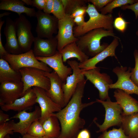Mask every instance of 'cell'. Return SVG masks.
<instances>
[{"instance_id": "6da1fadb", "label": "cell", "mask_w": 138, "mask_h": 138, "mask_svg": "<svg viewBox=\"0 0 138 138\" xmlns=\"http://www.w3.org/2000/svg\"><path fill=\"white\" fill-rule=\"evenodd\" d=\"M86 80L79 83L67 105L59 111L52 115L56 117L60 123L61 132L58 138H76L86 123L80 116L84 108L96 102L83 103L82 101Z\"/></svg>"}, {"instance_id": "7a4b0ae2", "label": "cell", "mask_w": 138, "mask_h": 138, "mask_svg": "<svg viewBox=\"0 0 138 138\" xmlns=\"http://www.w3.org/2000/svg\"><path fill=\"white\" fill-rule=\"evenodd\" d=\"M113 30L99 28L91 30L78 37L76 41L78 47L86 55L93 57L101 52L108 45L106 43L101 44L100 41L103 37L115 36Z\"/></svg>"}, {"instance_id": "3957f363", "label": "cell", "mask_w": 138, "mask_h": 138, "mask_svg": "<svg viewBox=\"0 0 138 138\" xmlns=\"http://www.w3.org/2000/svg\"><path fill=\"white\" fill-rule=\"evenodd\" d=\"M86 12L89 17L88 20L82 25L76 26L73 29L74 35L76 37L97 28L113 30V19L112 14L104 15L100 13L92 4L89 3L87 6Z\"/></svg>"}, {"instance_id": "277c9868", "label": "cell", "mask_w": 138, "mask_h": 138, "mask_svg": "<svg viewBox=\"0 0 138 138\" xmlns=\"http://www.w3.org/2000/svg\"><path fill=\"white\" fill-rule=\"evenodd\" d=\"M1 58L7 61L11 67L17 72H19L21 68L24 67L37 68L47 72L52 71V68L36 59L32 49L18 54L7 53Z\"/></svg>"}, {"instance_id": "5b68a950", "label": "cell", "mask_w": 138, "mask_h": 138, "mask_svg": "<svg viewBox=\"0 0 138 138\" xmlns=\"http://www.w3.org/2000/svg\"><path fill=\"white\" fill-rule=\"evenodd\" d=\"M96 101L101 103L105 110V119L102 124H99L95 118L93 120L94 123L99 128L96 131V133L102 132L113 126H120L123 116V110L118 103L112 101L110 98L106 101L96 99Z\"/></svg>"}, {"instance_id": "8992f818", "label": "cell", "mask_w": 138, "mask_h": 138, "mask_svg": "<svg viewBox=\"0 0 138 138\" xmlns=\"http://www.w3.org/2000/svg\"><path fill=\"white\" fill-rule=\"evenodd\" d=\"M19 72L24 86L22 96L32 87H40L46 91L50 89V81L45 75V71L37 68L24 67L21 68Z\"/></svg>"}, {"instance_id": "52a82bcc", "label": "cell", "mask_w": 138, "mask_h": 138, "mask_svg": "<svg viewBox=\"0 0 138 138\" xmlns=\"http://www.w3.org/2000/svg\"><path fill=\"white\" fill-rule=\"evenodd\" d=\"M82 70L86 80H89L98 90L100 99L104 101L110 98L108 91L110 86L113 83L109 76L106 73H100V69L97 67L90 70Z\"/></svg>"}, {"instance_id": "ba28073f", "label": "cell", "mask_w": 138, "mask_h": 138, "mask_svg": "<svg viewBox=\"0 0 138 138\" xmlns=\"http://www.w3.org/2000/svg\"><path fill=\"white\" fill-rule=\"evenodd\" d=\"M18 42L22 52L31 49L34 37L31 29L32 26L26 17L21 14L14 20Z\"/></svg>"}, {"instance_id": "9c48e42d", "label": "cell", "mask_w": 138, "mask_h": 138, "mask_svg": "<svg viewBox=\"0 0 138 138\" xmlns=\"http://www.w3.org/2000/svg\"><path fill=\"white\" fill-rule=\"evenodd\" d=\"M37 22L36 31L37 37L49 39L57 33L58 20L54 16L46 14L41 10L36 12Z\"/></svg>"}, {"instance_id": "30bf717a", "label": "cell", "mask_w": 138, "mask_h": 138, "mask_svg": "<svg viewBox=\"0 0 138 138\" xmlns=\"http://www.w3.org/2000/svg\"><path fill=\"white\" fill-rule=\"evenodd\" d=\"M67 63L71 68L73 72L72 75L67 76L65 82L63 83L62 84L64 95L65 107L67 105L74 94L78 84L85 79L82 69L79 67V63L75 60H68Z\"/></svg>"}, {"instance_id": "8fae6325", "label": "cell", "mask_w": 138, "mask_h": 138, "mask_svg": "<svg viewBox=\"0 0 138 138\" xmlns=\"http://www.w3.org/2000/svg\"><path fill=\"white\" fill-rule=\"evenodd\" d=\"M132 68L126 66H117L113 72L118 77L117 81L110 86V88L121 89L129 94L138 95V87L131 80L130 77Z\"/></svg>"}, {"instance_id": "7c38bea8", "label": "cell", "mask_w": 138, "mask_h": 138, "mask_svg": "<svg viewBox=\"0 0 138 138\" xmlns=\"http://www.w3.org/2000/svg\"><path fill=\"white\" fill-rule=\"evenodd\" d=\"M73 19L70 15L67 14L64 18L58 20V31L56 36L58 41L57 50L59 51L66 45L77 40L73 33L75 24Z\"/></svg>"}, {"instance_id": "4fadbf2b", "label": "cell", "mask_w": 138, "mask_h": 138, "mask_svg": "<svg viewBox=\"0 0 138 138\" xmlns=\"http://www.w3.org/2000/svg\"><path fill=\"white\" fill-rule=\"evenodd\" d=\"M32 88L36 96V103H38L41 109V116L39 120L43 124L53 113L59 111L62 108L47 95L44 89L36 87Z\"/></svg>"}, {"instance_id": "5bb4252c", "label": "cell", "mask_w": 138, "mask_h": 138, "mask_svg": "<svg viewBox=\"0 0 138 138\" xmlns=\"http://www.w3.org/2000/svg\"><path fill=\"white\" fill-rule=\"evenodd\" d=\"M41 110L38 106H35L34 110L32 112H27L26 110L18 112V113L10 118L18 119V122L13 123L14 132L19 133L22 136L27 133L28 129L33 122L40 119L41 116Z\"/></svg>"}, {"instance_id": "9a60e30c", "label": "cell", "mask_w": 138, "mask_h": 138, "mask_svg": "<svg viewBox=\"0 0 138 138\" xmlns=\"http://www.w3.org/2000/svg\"><path fill=\"white\" fill-rule=\"evenodd\" d=\"M24 89L23 83L4 82L0 85V106L9 105L21 97Z\"/></svg>"}, {"instance_id": "2e32d148", "label": "cell", "mask_w": 138, "mask_h": 138, "mask_svg": "<svg viewBox=\"0 0 138 138\" xmlns=\"http://www.w3.org/2000/svg\"><path fill=\"white\" fill-rule=\"evenodd\" d=\"M33 42V51L36 57H50L58 51V41L56 36L49 39L34 37Z\"/></svg>"}, {"instance_id": "e0dca14e", "label": "cell", "mask_w": 138, "mask_h": 138, "mask_svg": "<svg viewBox=\"0 0 138 138\" xmlns=\"http://www.w3.org/2000/svg\"><path fill=\"white\" fill-rule=\"evenodd\" d=\"M36 57L38 60L45 63L53 69L63 83L65 82L68 75L72 73L71 68L68 67L64 64L62 55L58 51L54 55L51 56H36Z\"/></svg>"}, {"instance_id": "ac0fdd59", "label": "cell", "mask_w": 138, "mask_h": 138, "mask_svg": "<svg viewBox=\"0 0 138 138\" xmlns=\"http://www.w3.org/2000/svg\"><path fill=\"white\" fill-rule=\"evenodd\" d=\"M45 75L49 79L50 89L46 91L47 95L55 103L62 108L64 107V95L62 88L63 82L54 70L51 72H45Z\"/></svg>"}, {"instance_id": "d6986e66", "label": "cell", "mask_w": 138, "mask_h": 138, "mask_svg": "<svg viewBox=\"0 0 138 138\" xmlns=\"http://www.w3.org/2000/svg\"><path fill=\"white\" fill-rule=\"evenodd\" d=\"M4 34L6 39L4 47L7 53L13 54L22 53L17 37L15 22L10 17L6 18Z\"/></svg>"}, {"instance_id": "ffe728a7", "label": "cell", "mask_w": 138, "mask_h": 138, "mask_svg": "<svg viewBox=\"0 0 138 138\" xmlns=\"http://www.w3.org/2000/svg\"><path fill=\"white\" fill-rule=\"evenodd\" d=\"M118 37H115L111 43L104 50L95 56L83 63H79V66L82 69L89 70L96 67V64L109 56L114 57L118 60L115 50L119 44Z\"/></svg>"}, {"instance_id": "44dd1931", "label": "cell", "mask_w": 138, "mask_h": 138, "mask_svg": "<svg viewBox=\"0 0 138 138\" xmlns=\"http://www.w3.org/2000/svg\"><path fill=\"white\" fill-rule=\"evenodd\" d=\"M36 96L32 88L28 89L21 97L9 105L0 106L1 109L7 111L10 110L18 112L30 109L36 103Z\"/></svg>"}, {"instance_id": "7402d4cb", "label": "cell", "mask_w": 138, "mask_h": 138, "mask_svg": "<svg viewBox=\"0 0 138 138\" xmlns=\"http://www.w3.org/2000/svg\"><path fill=\"white\" fill-rule=\"evenodd\" d=\"M113 96L123 110V116H128L138 112V101L130 94L116 89Z\"/></svg>"}, {"instance_id": "603a6c76", "label": "cell", "mask_w": 138, "mask_h": 138, "mask_svg": "<svg viewBox=\"0 0 138 138\" xmlns=\"http://www.w3.org/2000/svg\"><path fill=\"white\" fill-rule=\"evenodd\" d=\"M0 3V10L15 12L19 15L25 13L30 17L36 16V12L33 8L28 7L22 0H1Z\"/></svg>"}, {"instance_id": "cb8c5ba5", "label": "cell", "mask_w": 138, "mask_h": 138, "mask_svg": "<svg viewBox=\"0 0 138 138\" xmlns=\"http://www.w3.org/2000/svg\"><path fill=\"white\" fill-rule=\"evenodd\" d=\"M120 127L129 138H138V112L123 116Z\"/></svg>"}, {"instance_id": "d4e9b609", "label": "cell", "mask_w": 138, "mask_h": 138, "mask_svg": "<svg viewBox=\"0 0 138 138\" xmlns=\"http://www.w3.org/2000/svg\"><path fill=\"white\" fill-rule=\"evenodd\" d=\"M59 52L62 55L63 62L70 59L75 58L81 63L89 59V57L78 47L76 41L66 45Z\"/></svg>"}, {"instance_id": "484cf974", "label": "cell", "mask_w": 138, "mask_h": 138, "mask_svg": "<svg viewBox=\"0 0 138 138\" xmlns=\"http://www.w3.org/2000/svg\"><path fill=\"white\" fill-rule=\"evenodd\" d=\"M19 72L14 70L8 62L2 58L0 59V82L21 81Z\"/></svg>"}, {"instance_id": "4316f807", "label": "cell", "mask_w": 138, "mask_h": 138, "mask_svg": "<svg viewBox=\"0 0 138 138\" xmlns=\"http://www.w3.org/2000/svg\"><path fill=\"white\" fill-rule=\"evenodd\" d=\"M43 126L47 138H58L59 136L61 128L57 118L52 115L45 121Z\"/></svg>"}, {"instance_id": "83f0119b", "label": "cell", "mask_w": 138, "mask_h": 138, "mask_svg": "<svg viewBox=\"0 0 138 138\" xmlns=\"http://www.w3.org/2000/svg\"><path fill=\"white\" fill-rule=\"evenodd\" d=\"M138 2L135 0H114L107 4L100 10L101 13L106 15L108 13H111L113 10L114 8L119 7H121L126 5L132 4Z\"/></svg>"}, {"instance_id": "f1b7e54d", "label": "cell", "mask_w": 138, "mask_h": 138, "mask_svg": "<svg viewBox=\"0 0 138 138\" xmlns=\"http://www.w3.org/2000/svg\"><path fill=\"white\" fill-rule=\"evenodd\" d=\"M66 15H70L74 10L80 6H86L87 0H61Z\"/></svg>"}, {"instance_id": "f546056e", "label": "cell", "mask_w": 138, "mask_h": 138, "mask_svg": "<svg viewBox=\"0 0 138 138\" xmlns=\"http://www.w3.org/2000/svg\"><path fill=\"white\" fill-rule=\"evenodd\" d=\"M27 133L31 135L37 137H43L45 135L43 124L39 120L35 121L32 123L29 127Z\"/></svg>"}, {"instance_id": "4dcf8cb0", "label": "cell", "mask_w": 138, "mask_h": 138, "mask_svg": "<svg viewBox=\"0 0 138 138\" xmlns=\"http://www.w3.org/2000/svg\"><path fill=\"white\" fill-rule=\"evenodd\" d=\"M97 138H129L124 133L121 128H113L108 131H105L102 132Z\"/></svg>"}, {"instance_id": "1f68e13d", "label": "cell", "mask_w": 138, "mask_h": 138, "mask_svg": "<svg viewBox=\"0 0 138 138\" xmlns=\"http://www.w3.org/2000/svg\"><path fill=\"white\" fill-rule=\"evenodd\" d=\"M52 13L58 20L63 18L65 16L66 14L61 0H54Z\"/></svg>"}, {"instance_id": "d6a6232c", "label": "cell", "mask_w": 138, "mask_h": 138, "mask_svg": "<svg viewBox=\"0 0 138 138\" xmlns=\"http://www.w3.org/2000/svg\"><path fill=\"white\" fill-rule=\"evenodd\" d=\"M13 120L0 124V138H4L8 134H13Z\"/></svg>"}, {"instance_id": "836d02e7", "label": "cell", "mask_w": 138, "mask_h": 138, "mask_svg": "<svg viewBox=\"0 0 138 138\" xmlns=\"http://www.w3.org/2000/svg\"><path fill=\"white\" fill-rule=\"evenodd\" d=\"M135 60V66L132 68L130 79L138 87V50H135L134 52Z\"/></svg>"}, {"instance_id": "e575fe53", "label": "cell", "mask_w": 138, "mask_h": 138, "mask_svg": "<svg viewBox=\"0 0 138 138\" xmlns=\"http://www.w3.org/2000/svg\"><path fill=\"white\" fill-rule=\"evenodd\" d=\"M129 22H126L121 16L116 18L113 22L114 28L120 32H124L125 30L127 24Z\"/></svg>"}, {"instance_id": "d590c367", "label": "cell", "mask_w": 138, "mask_h": 138, "mask_svg": "<svg viewBox=\"0 0 138 138\" xmlns=\"http://www.w3.org/2000/svg\"><path fill=\"white\" fill-rule=\"evenodd\" d=\"M25 4L36 8L38 10H43L46 0H22Z\"/></svg>"}, {"instance_id": "8d00e7d4", "label": "cell", "mask_w": 138, "mask_h": 138, "mask_svg": "<svg viewBox=\"0 0 138 138\" xmlns=\"http://www.w3.org/2000/svg\"><path fill=\"white\" fill-rule=\"evenodd\" d=\"M112 0H88L89 3H91L97 11H100L104 6L111 2Z\"/></svg>"}, {"instance_id": "74e56055", "label": "cell", "mask_w": 138, "mask_h": 138, "mask_svg": "<svg viewBox=\"0 0 138 138\" xmlns=\"http://www.w3.org/2000/svg\"><path fill=\"white\" fill-rule=\"evenodd\" d=\"M87 6H78L75 9L70 15V17L74 18L76 16L84 15L86 13Z\"/></svg>"}, {"instance_id": "f35d334b", "label": "cell", "mask_w": 138, "mask_h": 138, "mask_svg": "<svg viewBox=\"0 0 138 138\" xmlns=\"http://www.w3.org/2000/svg\"><path fill=\"white\" fill-rule=\"evenodd\" d=\"M122 9L125 10L128 9L133 11L135 14L136 19L138 17V2L132 4L127 5L121 7Z\"/></svg>"}, {"instance_id": "ab89813d", "label": "cell", "mask_w": 138, "mask_h": 138, "mask_svg": "<svg viewBox=\"0 0 138 138\" xmlns=\"http://www.w3.org/2000/svg\"><path fill=\"white\" fill-rule=\"evenodd\" d=\"M54 0H46L43 12L47 14L52 13L53 5Z\"/></svg>"}, {"instance_id": "60d3db41", "label": "cell", "mask_w": 138, "mask_h": 138, "mask_svg": "<svg viewBox=\"0 0 138 138\" xmlns=\"http://www.w3.org/2000/svg\"><path fill=\"white\" fill-rule=\"evenodd\" d=\"M76 138H90V134L86 129L82 130L78 133Z\"/></svg>"}, {"instance_id": "b9f144b4", "label": "cell", "mask_w": 138, "mask_h": 138, "mask_svg": "<svg viewBox=\"0 0 138 138\" xmlns=\"http://www.w3.org/2000/svg\"><path fill=\"white\" fill-rule=\"evenodd\" d=\"M10 118L8 114L4 113L2 109L0 110V124L10 120Z\"/></svg>"}, {"instance_id": "7bdbcfd3", "label": "cell", "mask_w": 138, "mask_h": 138, "mask_svg": "<svg viewBox=\"0 0 138 138\" xmlns=\"http://www.w3.org/2000/svg\"><path fill=\"white\" fill-rule=\"evenodd\" d=\"M74 21L77 25L80 26L83 25L85 21L84 20V15L79 16L74 18Z\"/></svg>"}, {"instance_id": "ee69618b", "label": "cell", "mask_w": 138, "mask_h": 138, "mask_svg": "<svg viewBox=\"0 0 138 138\" xmlns=\"http://www.w3.org/2000/svg\"><path fill=\"white\" fill-rule=\"evenodd\" d=\"M18 138H47L45 136L41 137H37L31 135L27 133L23 136L22 137H19Z\"/></svg>"}, {"instance_id": "f6af8a7d", "label": "cell", "mask_w": 138, "mask_h": 138, "mask_svg": "<svg viewBox=\"0 0 138 138\" xmlns=\"http://www.w3.org/2000/svg\"><path fill=\"white\" fill-rule=\"evenodd\" d=\"M11 14V13L7 12H5L4 13H1L0 14V18H1L2 17L9 15Z\"/></svg>"}, {"instance_id": "bcb514c9", "label": "cell", "mask_w": 138, "mask_h": 138, "mask_svg": "<svg viewBox=\"0 0 138 138\" xmlns=\"http://www.w3.org/2000/svg\"><path fill=\"white\" fill-rule=\"evenodd\" d=\"M4 138H11L10 137L9 134H8L6 135Z\"/></svg>"}, {"instance_id": "7dc6e473", "label": "cell", "mask_w": 138, "mask_h": 138, "mask_svg": "<svg viewBox=\"0 0 138 138\" xmlns=\"http://www.w3.org/2000/svg\"><path fill=\"white\" fill-rule=\"evenodd\" d=\"M136 34L138 36V30L136 31Z\"/></svg>"}, {"instance_id": "c3c4849f", "label": "cell", "mask_w": 138, "mask_h": 138, "mask_svg": "<svg viewBox=\"0 0 138 138\" xmlns=\"http://www.w3.org/2000/svg\"></svg>"}]
</instances>
